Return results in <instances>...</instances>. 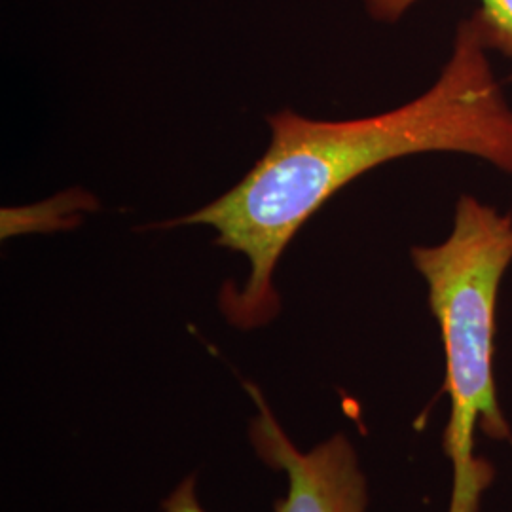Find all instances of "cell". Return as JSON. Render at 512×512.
<instances>
[{
  "mask_svg": "<svg viewBox=\"0 0 512 512\" xmlns=\"http://www.w3.org/2000/svg\"><path fill=\"white\" fill-rule=\"evenodd\" d=\"M488 52L475 19H467L439 80L399 109L344 122L275 112L268 116L272 143L253 169L219 200L165 224L211 226L217 245L247 258L245 285L220 291L230 325L253 330L274 319L281 308L274 270L287 245L370 169L412 154L458 152L512 175V109Z\"/></svg>",
  "mask_w": 512,
  "mask_h": 512,
  "instance_id": "cell-1",
  "label": "cell"
},
{
  "mask_svg": "<svg viewBox=\"0 0 512 512\" xmlns=\"http://www.w3.org/2000/svg\"><path fill=\"white\" fill-rule=\"evenodd\" d=\"M412 262L427 283L444 349L450 397L444 454L452 467L448 512H480L495 469L476 456V437L512 444L495 385L497 302L512 262V217L461 196L448 239L414 247Z\"/></svg>",
  "mask_w": 512,
  "mask_h": 512,
  "instance_id": "cell-2",
  "label": "cell"
},
{
  "mask_svg": "<svg viewBox=\"0 0 512 512\" xmlns=\"http://www.w3.org/2000/svg\"><path fill=\"white\" fill-rule=\"evenodd\" d=\"M258 416L249 423L256 456L287 475V497L275 501V512H365L368 484L359 456L346 435H334L308 452L296 448L277 423L255 387ZM194 495H173L167 512H202Z\"/></svg>",
  "mask_w": 512,
  "mask_h": 512,
  "instance_id": "cell-3",
  "label": "cell"
},
{
  "mask_svg": "<svg viewBox=\"0 0 512 512\" xmlns=\"http://www.w3.org/2000/svg\"><path fill=\"white\" fill-rule=\"evenodd\" d=\"M366 12L382 23H395L418 0H363ZM473 19L490 50L512 57V0H480Z\"/></svg>",
  "mask_w": 512,
  "mask_h": 512,
  "instance_id": "cell-4",
  "label": "cell"
}]
</instances>
